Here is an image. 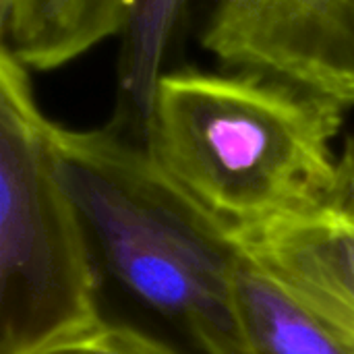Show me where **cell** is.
<instances>
[{"instance_id": "obj_1", "label": "cell", "mask_w": 354, "mask_h": 354, "mask_svg": "<svg viewBox=\"0 0 354 354\" xmlns=\"http://www.w3.org/2000/svg\"><path fill=\"white\" fill-rule=\"evenodd\" d=\"M340 106L253 71H164L141 127L156 164L234 241L332 203Z\"/></svg>"}, {"instance_id": "obj_8", "label": "cell", "mask_w": 354, "mask_h": 354, "mask_svg": "<svg viewBox=\"0 0 354 354\" xmlns=\"http://www.w3.org/2000/svg\"><path fill=\"white\" fill-rule=\"evenodd\" d=\"M189 0H133L122 33L118 85L127 102V116L143 127L158 79L166 71L176 29Z\"/></svg>"}, {"instance_id": "obj_6", "label": "cell", "mask_w": 354, "mask_h": 354, "mask_svg": "<svg viewBox=\"0 0 354 354\" xmlns=\"http://www.w3.org/2000/svg\"><path fill=\"white\" fill-rule=\"evenodd\" d=\"M133 0H4L2 46L29 71H56L124 33Z\"/></svg>"}, {"instance_id": "obj_2", "label": "cell", "mask_w": 354, "mask_h": 354, "mask_svg": "<svg viewBox=\"0 0 354 354\" xmlns=\"http://www.w3.org/2000/svg\"><path fill=\"white\" fill-rule=\"evenodd\" d=\"M64 187L110 274L205 354H249L236 309L241 245L151 158L127 114L89 131L52 124Z\"/></svg>"}, {"instance_id": "obj_9", "label": "cell", "mask_w": 354, "mask_h": 354, "mask_svg": "<svg viewBox=\"0 0 354 354\" xmlns=\"http://www.w3.org/2000/svg\"><path fill=\"white\" fill-rule=\"evenodd\" d=\"M48 354H176L164 342L124 324H102L87 336Z\"/></svg>"}, {"instance_id": "obj_10", "label": "cell", "mask_w": 354, "mask_h": 354, "mask_svg": "<svg viewBox=\"0 0 354 354\" xmlns=\"http://www.w3.org/2000/svg\"><path fill=\"white\" fill-rule=\"evenodd\" d=\"M336 199L354 209V133L340 151V189Z\"/></svg>"}, {"instance_id": "obj_3", "label": "cell", "mask_w": 354, "mask_h": 354, "mask_svg": "<svg viewBox=\"0 0 354 354\" xmlns=\"http://www.w3.org/2000/svg\"><path fill=\"white\" fill-rule=\"evenodd\" d=\"M31 71L0 52V354H48L104 324L89 232Z\"/></svg>"}, {"instance_id": "obj_7", "label": "cell", "mask_w": 354, "mask_h": 354, "mask_svg": "<svg viewBox=\"0 0 354 354\" xmlns=\"http://www.w3.org/2000/svg\"><path fill=\"white\" fill-rule=\"evenodd\" d=\"M234 309L249 354H354V340L313 313L245 251L234 270Z\"/></svg>"}, {"instance_id": "obj_4", "label": "cell", "mask_w": 354, "mask_h": 354, "mask_svg": "<svg viewBox=\"0 0 354 354\" xmlns=\"http://www.w3.org/2000/svg\"><path fill=\"white\" fill-rule=\"evenodd\" d=\"M199 41L224 68L354 108V0H207Z\"/></svg>"}, {"instance_id": "obj_11", "label": "cell", "mask_w": 354, "mask_h": 354, "mask_svg": "<svg viewBox=\"0 0 354 354\" xmlns=\"http://www.w3.org/2000/svg\"><path fill=\"white\" fill-rule=\"evenodd\" d=\"M0 2H4V0H0Z\"/></svg>"}, {"instance_id": "obj_5", "label": "cell", "mask_w": 354, "mask_h": 354, "mask_svg": "<svg viewBox=\"0 0 354 354\" xmlns=\"http://www.w3.org/2000/svg\"><path fill=\"white\" fill-rule=\"evenodd\" d=\"M236 243L303 305L354 340V209L334 199Z\"/></svg>"}]
</instances>
